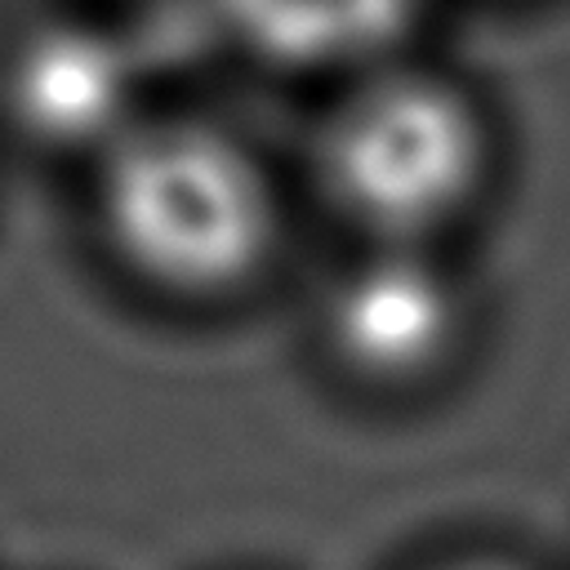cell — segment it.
Instances as JSON below:
<instances>
[{"label": "cell", "mask_w": 570, "mask_h": 570, "mask_svg": "<svg viewBox=\"0 0 570 570\" xmlns=\"http://www.w3.org/2000/svg\"><path fill=\"white\" fill-rule=\"evenodd\" d=\"M102 232L147 285L218 298L272 254L276 209L258 165L223 134L165 125L125 138L102 169Z\"/></svg>", "instance_id": "6da1fadb"}, {"label": "cell", "mask_w": 570, "mask_h": 570, "mask_svg": "<svg viewBox=\"0 0 570 570\" xmlns=\"http://www.w3.org/2000/svg\"><path fill=\"white\" fill-rule=\"evenodd\" d=\"M325 334L356 379L405 387L454 356L463 298L419 245H379L330 294Z\"/></svg>", "instance_id": "3957f363"}, {"label": "cell", "mask_w": 570, "mask_h": 570, "mask_svg": "<svg viewBox=\"0 0 570 570\" xmlns=\"http://www.w3.org/2000/svg\"><path fill=\"white\" fill-rule=\"evenodd\" d=\"M481 111L432 76H383L330 125L321 169L334 205L379 245H419L485 183Z\"/></svg>", "instance_id": "7a4b0ae2"}, {"label": "cell", "mask_w": 570, "mask_h": 570, "mask_svg": "<svg viewBox=\"0 0 570 570\" xmlns=\"http://www.w3.org/2000/svg\"><path fill=\"white\" fill-rule=\"evenodd\" d=\"M232 36L294 71L365 67L396 49L419 0H218Z\"/></svg>", "instance_id": "277c9868"}, {"label": "cell", "mask_w": 570, "mask_h": 570, "mask_svg": "<svg viewBox=\"0 0 570 570\" xmlns=\"http://www.w3.org/2000/svg\"><path fill=\"white\" fill-rule=\"evenodd\" d=\"M18 111L45 138L76 142L98 134L125 94L116 53L94 36H49L22 53L18 80Z\"/></svg>", "instance_id": "5b68a950"}, {"label": "cell", "mask_w": 570, "mask_h": 570, "mask_svg": "<svg viewBox=\"0 0 570 570\" xmlns=\"http://www.w3.org/2000/svg\"><path fill=\"white\" fill-rule=\"evenodd\" d=\"M445 570H508V566H494V561H463V566H445Z\"/></svg>", "instance_id": "8992f818"}]
</instances>
